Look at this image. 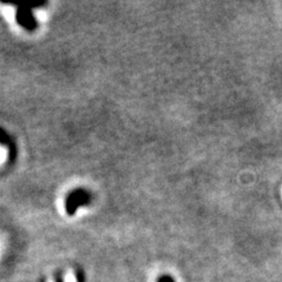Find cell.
Wrapping results in <instances>:
<instances>
[{"mask_svg":"<svg viewBox=\"0 0 282 282\" xmlns=\"http://www.w3.org/2000/svg\"><path fill=\"white\" fill-rule=\"evenodd\" d=\"M0 145L2 146H7L12 148V153H16V146H14L12 139L3 128H0Z\"/></svg>","mask_w":282,"mask_h":282,"instance_id":"cell-3","label":"cell"},{"mask_svg":"<svg viewBox=\"0 0 282 282\" xmlns=\"http://www.w3.org/2000/svg\"><path fill=\"white\" fill-rule=\"evenodd\" d=\"M157 282H175V280L171 276V275H162V276L158 278Z\"/></svg>","mask_w":282,"mask_h":282,"instance_id":"cell-4","label":"cell"},{"mask_svg":"<svg viewBox=\"0 0 282 282\" xmlns=\"http://www.w3.org/2000/svg\"><path fill=\"white\" fill-rule=\"evenodd\" d=\"M42 5H45V3L37 4V5L33 6L28 5V4H19V5H17L18 10L16 12V20L18 25H20L27 32H34L38 27V21L35 20L32 9H35V7Z\"/></svg>","mask_w":282,"mask_h":282,"instance_id":"cell-1","label":"cell"},{"mask_svg":"<svg viewBox=\"0 0 282 282\" xmlns=\"http://www.w3.org/2000/svg\"><path fill=\"white\" fill-rule=\"evenodd\" d=\"M92 195L88 190L84 188H78L70 192L66 197L65 201V210L66 213L72 217L77 213L78 208L80 206H86V204L91 203Z\"/></svg>","mask_w":282,"mask_h":282,"instance_id":"cell-2","label":"cell"}]
</instances>
